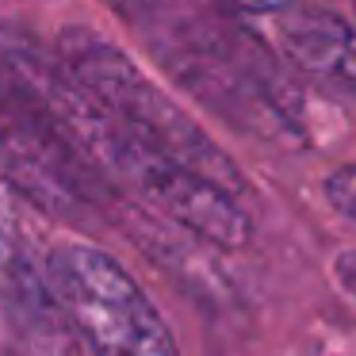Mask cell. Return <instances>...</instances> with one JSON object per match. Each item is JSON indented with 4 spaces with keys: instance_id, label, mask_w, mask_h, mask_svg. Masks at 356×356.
Masks as SVG:
<instances>
[{
    "instance_id": "obj_5",
    "label": "cell",
    "mask_w": 356,
    "mask_h": 356,
    "mask_svg": "<svg viewBox=\"0 0 356 356\" xmlns=\"http://www.w3.org/2000/svg\"><path fill=\"white\" fill-rule=\"evenodd\" d=\"M325 200L333 203V211L356 222V165H345L325 180Z\"/></svg>"
},
{
    "instance_id": "obj_4",
    "label": "cell",
    "mask_w": 356,
    "mask_h": 356,
    "mask_svg": "<svg viewBox=\"0 0 356 356\" xmlns=\"http://www.w3.org/2000/svg\"><path fill=\"white\" fill-rule=\"evenodd\" d=\"M276 39L295 70L314 77L330 92L356 96V39L337 16L284 4L276 19Z\"/></svg>"
},
{
    "instance_id": "obj_1",
    "label": "cell",
    "mask_w": 356,
    "mask_h": 356,
    "mask_svg": "<svg viewBox=\"0 0 356 356\" xmlns=\"http://www.w3.org/2000/svg\"><path fill=\"white\" fill-rule=\"evenodd\" d=\"M0 73L12 104L47 127L92 177L127 188L134 200L218 249H241L249 241V218L230 192L142 146L85 92L54 50L8 24L0 27Z\"/></svg>"
},
{
    "instance_id": "obj_6",
    "label": "cell",
    "mask_w": 356,
    "mask_h": 356,
    "mask_svg": "<svg viewBox=\"0 0 356 356\" xmlns=\"http://www.w3.org/2000/svg\"><path fill=\"white\" fill-rule=\"evenodd\" d=\"M230 4L241 12H280L287 0H230Z\"/></svg>"
},
{
    "instance_id": "obj_8",
    "label": "cell",
    "mask_w": 356,
    "mask_h": 356,
    "mask_svg": "<svg viewBox=\"0 0 356 356\" xmlns=\"http://www.w3.org/2000/svg\"><path fill=\"white\" fill-rule=\"evenodd\" d=\"M0 108H4V96H0Z\"/></svg>"
},
{
    "instance_id": "obj_7",
    "label": "cell",
    "mask_w": 356,
    "mask_h": 356,
    "mask_svg": "<svg viewBox=\"0 0 356 356\" xmlns=\"http://www.w3.org/2000/svg\"><path fill=\"white\" fill-rule=\"evenodd\" d=\"M104 4H108V8H115L119 16H127V19H134L142 12V0H104Z\"/></svg>"
},
{
    "instance_id": "obj_2",
    "label": "cell",
    "mask_w": 356,
    "mask_h": 356,
    "mask_svg": "<svg viewBox=\"0 0 356 356\" xmlns=\"http://www.w3.org/2000/svg\"><path fill=\"white\" fill-rule=\"evenodd\" d=\"M58 58L70 65V73L85 85V92L115 119L123 131H131L142 146L154 154L177 161L180 169L211 180L215 188L238 195L241 192V172L234 161L169 100L157 92L123 50L92 39L85 31H70L58 47Z\"/></svg>"
},
{
    "instance_id": "obj_3",
    "label": "cell",
    "mask_w": 356,
    "mask_h": 356,
    "mask_svg": "<svg viewBox=\"0 0 356 356\" xmlns=\"http://www.w3.org/2000/svg\"><path fill=\"white\" fill-rule=\"evenodd\" d=\"M47 287L96 356H180L149 295L104 249L81 241L50 249Z\"/></svg>"
}]
</instances>
